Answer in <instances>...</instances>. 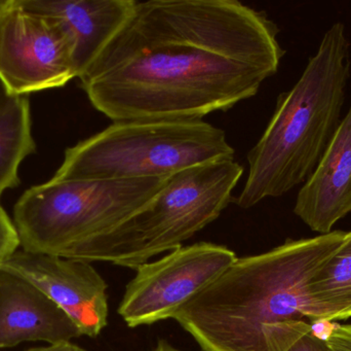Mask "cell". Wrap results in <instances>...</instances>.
Returning a JSON list of instances; mask_svg holds the SVG:
<instances>
[{
    "instance_id": "6",
    "label": "cell",
    "mask_w": 351,
    "mask_h": 351,
    "mask_svg": "<svg viewBox=\"0 0 351 351\" xmlns=\"http://www.w3.org/2000/svg\"><path fill=\"white\" fill-rule=\"evenodd\" d=\"M169 177L55 181L29 188L14 206L23 251L68 259L74 249L121 224Z\"/></svg>"
},
{
    "instance_id": "20",
    "label": "cell",
    "mask_w": 351,
    "mask_h": 351,
    "mask_svg": "<svg viewBox=\"0 0 351 351\" xmlns=\"http://www.w3.org/2000/svg\"><path fill=\"white\" fill-rule=\"evenodd\" d=\"M154 351H179V350H176V348H173V346H171L170 344L167 343V342L160 341V343L158 344V346H156V350H154Z\"/></svg>"
},
{
    "instance_id": "9",
    "label": "cell",
    "mask_w": 351,
    "mask_h": 351,
    "mask_svg": "<svg viewBox=\"0 0 351 351\" xmlns=\"http://www.w3.org/2000/svg\"><path fill=\"white\" fill-rule=\"evenodd\" d=\"M32 282L75 324L82 336L100 335L107 326V284L90 263L16 251L1 264Z\"/></svg>"
},
{
    "instance_id": "16",
    "label": "cell",
    "mask_w": 351,
    "mask_h": 351,
    "mask_svg": "<svg viewBox=\"0 0 351 351\" xmlns=\"http://www.w3.org/2000/svg\"><path fill=\"white\" fill-rule=\"evenodd\" d=\"M21 247L14 220L0 204V264L12 257Z\"/></svg>"
},
{
    "instance_id": "7",
    "label": "cell",
    "mask_w": 351,
    "mask_h": 351,
    "mask_svg": "<svg viewBox=\"0 0 351 351\" xmlns=\"http://www.w3.org/2000/svg\"><path fill=\"white\" fill-rule=\"evenodd\" d=\"M75 78L74 45L63 26L6 0L0 10V80L8 94L28 96Z\"/></svg>"
},
{
    "instance_id": "4",
    "label": "cell",
    "mask_w": 351,
    "mask_h": 351,
    "mask_svg": "<svg viewBox=\"0 0 351 351\" xmlns=\"http://www.w3.org/2000/svg\"><path fill=\"white\" fill-rule=\"evenodd\" d=\"M243 171L234 159H223L175 173L147 203L74 249L68 259L137 269L179 249L227 208Z\"/></svg>"
},
{
    "instance_id": "11",
    "label": "cell",
    "mask_w": 351,
    "mask_h": 351,
    "mask_svg": "<svg viewBox=\"0 0 351 351\" xmlns=\"http://www.w3.org/2000/svg\"><path fill=\"white\" fill-rule=\"evenodd\" d=\"M294 212L321 235L351 212V105L315 170L297 195Z\"/></svg>"
},
{
    "instance_id": "18",
    "label": "cell",
    "mask_w": 351,
    "mask_h": 351,
    "mask_svg": "<svg viewBox=\"0 0 351 351\" xmlns=\"http://www.w3.org/2000/svg\"><path fill=\"white\" fill-rule=\"evenodd\" d=\"M27 351H86L71 342H64V343L53 344V346H43V348H32Z\"/></svg>"
},
{
    "instance_id": "10",
    "label": "cell",
    "mask_w": 351,
    "mask_h": 351,
    "mask_svg": "<svg viewBox=\"0 0 351 351\" xmlns=\"http://www.w3.org/2000/svg\"><path fill=\"white\" fill-rule=\"evenodd\" d=\"M75 324L32 282L0 264V350L23 342H70Z\"/></svg>"
},
{
    "instance_id": "1",
    "label": "cell",
    "mask_w": 351,
    "mask_h": 351,
    "mask_svg": "<svg viewBox=\"0 0 351 351\" xmlns=\"http://www.w3.org/2000/svg\"><path fill=\"white\" fill-rule=\"evenodd\" d=\"M278 32L237 0L136 1L80 88L112 122L202 120L256 96L278 72Z\"/></svg>"
},
{
    "instance_id": "21",
    "label": "cell",
    "mask_w": 351,
    "mask_h": 351,
    "mask_svg": "<svg viewBox=\"0 0 351 351\" xmlns=\"http://www.w3.org/2000/svg\"><path fill=\"white\" fill-rule=\"evenodd\" d=\"M6 0H0V10L3 8L4 4H5Z\"/></svg>"
},
{
    "instance_id": "2",
    "label": "cell",
    "mask_w": 351,
    "mask_h": 351,
    "mask_svg": "<svg viewBox=\"0 0 351 351\" xmlns=\"http://www.w3.org/2000/svg\"><path fill=\"white\" fill-rule=\"evenodd\" d=\"M348 232L284 245L241 258L173 317L204 351H268L263 330L307 321V284Z\"/></svg>"
},
{
    "instance_id": "14",
    "label": "cell",
    "mask_w": 351,
    "mask_h": 351,
    "mask_svg": "<svg viewBox=\"0 0 351 351\" xmlns=\"http://www.w3.org/2000/svg\"><path fill=\"white\" fill-rule=\"evenodd\" d=\"M35 152L29 97L12 96L0 109V198L20 185V165Z\"/></svg>"
},
{
    "instance_id": "3",
    "label": "cell",
    "mask_w": 351,
    "mask_h": 351,
    "mask_svg": "<svg viewBox=\"0 0 351 351\" xmlns=\"http://www.w3.org/2000/svg\"><path fill=\"white\" fill-rule=\"evenodd\" d=\"M350 76V45L338 22L298 82L278 97L265 131L247 154L249 173L234 199L239 207L280 197L311 177L341 122Z\"/></svg>"
},
{
    "instance_id": "5",
    "label": "cell",
    "mask_w": 351,
    "mask_h": 351,
    "mask_svg": "<svg viewBox=\"0 0 351 351\" xmlns=\"http://www.w3.org/2000/svg\"><path fill=\"white\" fill-rule=\"evenodd\" d=\"M224 130L204 120L113 122L65 150L55 181L169 177L190 167L234 159Z\"/></svg>"
},
{
    "instance_id": "17",
    "label": "cell",
    "mask_w": 351,
    "mask_h": 351,
    "mask_svg": "<svg viewBox=\"0 0 351 351\" xmlns=\"http://www.w3.org/2000/svg\"><path fill=\"white\" fill-rule=\"evenodd\" d=\"M325 339L335 351H351V325L333 328Z\"/></svg>"
},
{
    "instance_id": "13",
    "label": "cell",
    "mask_w": 351,
    "mask_h": 351,
    "mask_svg": "<svg viewBox=\"0 0 351 351\" xmlns=\"http://www.w3.org/2000/svg\"><path fill=\"white\" fill-rule=\"evenodd\" d=\"M351 317V232L341 247L307 284V319L344 321Z\"/></svg>"
},
{
    "instance_id": "15",
    "label": "cell",
    "mask_w": 351,
    "mask_h": 351,
    "mask_svg": "<svg viewBox=\"0 0 351 351\" xmlns=\"http://www.w3.org/2000/svg\"><path fill=\"white\" fill-rule=\"evenodd\" d=\"M268 351H335L307 321H286L263 330Z\"/></svg>"
},
{
    "instance_id": "8",
    "label": "cell",
    "mask_w": 351,
    "mask_h": 351,
    "mask_svg": "<svg viewBox=\"0 0 351 351\" xmlns=\"http://www.w3.org/2000/svg\"><path fill=\"white\" fill-rule=\"evenodd\" d=\"M237 259L234 251L215 243L176 249L162 259L136 269L117 313L130 328L173 319Z\"/></svg>"
},
{
    "instance_id": "19",
    "label": "cell",
    "mask_w": 351,
    "mask_h": 351,
    "mask_svg": "<svg viewBox=\"0 0 351 351\" xmlns=\"http://www.w3.org/2000/svg\"><path fill=\"white\" fill-rule=\"evenodd\" d=\"M10 97L12 96L8 94V90L2 84L1 80H0V109L6 104V102L10 100Z\"/></svg>"
},
{
    "instance_id": "12",
    "label": "cell",
    "mask_w": 351,
    "mask_h": 351,
    "mask_svg": "<svg viewBox=\"0 0 351 351\" xmlns=\"http://www.w3.org/2000/svg\"><path fill=\"white\" fill-rule=\"evenodd\" d=\"M19 1L26 10L55 19L63 26L74 45L80 78L127 22L137 0Z\"/></svg>"
}]
</instances>
